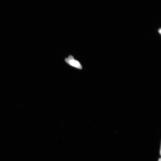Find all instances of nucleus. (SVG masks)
Wrapping results in <instances>:
<instances>
[{"instance_id":"obj_1","label":"nucleus","mask_w":161,"mask_h":161,"mask_svg":"<svg viewBox=\"0 0 161 161\" xmlns=\"http://www.w3.org/2000/svg\"><path fill=\"white\" fill-rule=\"evenodd\" d=\"M65 61L70 65L80 69L82 68V66L80 63L78 61L75 60L73 56H70L67 58L65 59Z\"/></svg>"},{"instance_id":"obj_2","label":"nucleus","mask_w":161,"mask_h":161,"mask_svg":"<svg viewBox=\"0 0 161 161\" xmlns=\"http://www.w3.org/2000/svg\"><path fill=\"white\" fill-rule=\"evenodd\" d=\"M161 159L160 158L158 159V161H161Z\"/></svg>"}]
</instances>
